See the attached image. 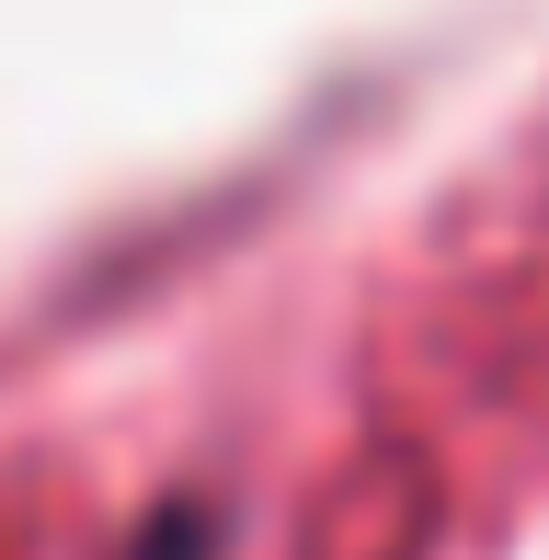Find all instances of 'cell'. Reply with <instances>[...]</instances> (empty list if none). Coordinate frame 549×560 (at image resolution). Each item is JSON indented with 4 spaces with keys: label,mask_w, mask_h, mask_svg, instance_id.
Here are the masks:
<instances>
[{
    "label": "cell",
    "mask_w": 549,
    "mask_h": 560,
    "mask_svg": "<svg viewBox=\"0 0 549 560\" xmlns=\"http://www.w3.org/2000/svg\"><path fill=\"white\" fill-rule=\"evenodd\" d=\"M207 549H218V515H207V503H161L115 560H207Z\"/></svg>",
    "instance_id": "6da1fadb"
}]
</instances>
